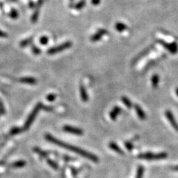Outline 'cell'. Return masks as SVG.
<instances>
[{"label":"cell","instance_id":"1","mask_svg":"<svg viewBox=\"0 0 178 178\" xmlns=\"http://www.w3.org/2000/svg\"><path fill=\"white\" fill-rule=\"evenodd\" d=\"M46 139L48 141H50L51 143H54V144L59 146L60 147H62V148L67 149V150H69L73 152V153H75L77 154L81 155V156H84L85 158H86L90 160H92V161H93L94 162H98V157L96 156H95V155H93V154L89 153H88V152L85 151L84 150H82V149L79 148L75 147V146L66 144V143L61 141V140L56 139V138H54L52 135H49V134L46 135Z\"/></svg>","mask_w":178,"mask_h":178},{"label":"cell","instance_id":"2","mask_svg":"<svg viewBox=\"0 0 178 178\" xmlns=\"http://www.w3.org/2000/svg\"><path fill=\"white\" fill-rule=\"evenodd\" d=\"M168 154L166 153H160L158 154H154L151 153H142L138 155V158L139 159L153 160H162L166 159L168 157Z\"/></svg>","mask_w":178,"mask_h":178},{"label":"cell","instance_id":"3","mask_svg":"<svg viewBox=\"0 0 178 178\" xmlns=\"http://www.w3.org/2000/svg\"><path fill=\"white\" fill-rule=\"evenodd\" d=\"M42 108H43V104L42 103H38V104H37V105L35 106V108H34V110H33L32 112H31V114L29 115V116L28 117L27 122H26L24 126V128L25 130H28V129L29 128L30 125L33 123L34 119H35V117L37 116V114H38L39 110H41Z\"/></svg>","mask_w":178,"mask_h":178},{"label":"cell","instance_id":"4","mask_svg":"<svg viewBox=\"0 0 178 178\" xmlns=\"http://www.w3.org/2000/svg\"><path fill=\"white\" fill-rule=\"evenodd\" d=\"M71 46H72V43L69 41L66 42L64 43V44L50 48L48 50L47 54H49V55H54V54L60 53L64 50L70 48Z\"/></svg>","mask_w":178,"mask_h":178},{"label":"cell","instance_id":"5","mask_svg":"<svg viewBox=\"0 0 178 178\" xmlns=\"http://www.w3.org/2000/svg\"><path fill=\"white\" fill-rule=\"evenodd\" d=\"M158 42L160 45H162L165 49L170 51L171 54H175L177 52L178 47L176 43H168L166 41H163V40H158Z\"/></svg>","mask_w":178,"mask_h":178},{"label":"cell","instance_id":"6","mask_svg":"<svg viewBox=\"0 0 178 178\" xmlns=\"http://www.w3.org/2000/svg\"><path fill=\"white\" fill-rule=\"evenodd\" d=\"M165 116L173 128L177 132H178V123L176 122V119H175L174 114H172L171 111L170 110H166L165 111Z\"/></svg>","mask_w":178,"mask_h":178},{"label":"cell","instance_id":"7","mask_svg":"<svg viewBox=\"0 0 178 178\" xmlns=\"http://www.w3.org/2000/svg\"><path fill=\"white\" fill-rule=\"evenodd\" d=\"M108 34V30L104 28H100V29L98 30L97 32L93 34V36L90 37V41L93 42H96L99 41L100 40H101L102 38L106 34Z\"/></svg>","mask_w":178,"mask_h":178},{"label":"cell","instance_id":"8","mask_svg":"<svg viewBox=\"0 0 178 178\" xmlns=\"http://www.w3.org/2000/svg\"><path fill=\"white\" fill-rule=\"evenodd\" d=\"M63 130H64V131L67 132V133L77 135H81L83 134V131L81 130L77 127H71V126L69 125H65L64 127H63Z\"/></svg>","mask_w":178,"mask_h":178},{"label":"cell","instance_id":"9","mask_svg":"<svg viewBox=\"0 0 178 178\" xmlns=\"http://www.w3.org/2000/svg\"><path fill=\"white\" fill-rule=\"evenodd\" d=\"M122 109L119 107V106H115V107L113 108L112 110L110 112V117L113 120V121H115L117 117L118 116V115L122 112Z\"/></svg>","mask_w":178,"mask_h":178},{"label":"cell","instance_id":"10","mask_svg":"<svg viewBox=\"0 0 178 178\" xmlns=\"http://www.w3.org/2000/svg\"><path fill=\"white\" fill-rule=\"evenodd\" d=\"M134 108L135 110V111L137 112V114L139 118L141 120H145L146 119V114L145 111H143L142 108L140 107L139 105L135 104L134 106Z\"/></svg>","mask_w":178,"mask_h":178},{"label":"cell","instance_id":"11","mask_svg":"<svg viewBox=\"0 0 178 178\" xmlns=\"http://www.w3.org/2000/svg\"><path fill=\"white\" fill-rule=\"evenodd\" d=\"M19 81L21 83H23V84L34 85L36 84L37 80L34 77H22V78L20 79Z\"/></svg>","mask_w":178,"mask_h":178},{"label":"cell","instance_id":"12","mask_svg":"<svg viewBox=\"0 0 178 178\" xmlns=\"http://www.w3.org/2000/svg\"><path fill=\"white\" fill-rule=\"evenodd\" d=\"M109 147H110L111 150H113L114 151L116 152L117 154H121V155H124V152L122 150V149L119 147V146L117 145L116 143H115L114 142H111L109 143Z\"/></svg>","mask_w":178,"mask_h":178},{"label":"cell","instance_id":"13","mask_svg":"<svg viewBox=\"0 0 178 178\" xmlns=\"http://www.w3.org/2000/svg\"><path fill=\"white\" fill-rule=\"evenodd\" d=\"M80 95H81V98L82 102H87L88 100V96L87 94V92L86 90L85 87L83 85L80 86Z\"/></svg>","mask_w":178,"mask_h":178},{"label":"cell","instance_id":"14","mask_svg":"<svg viewBox=\"0 0 178 178\" xmlns=\"http://www.w3.org/2000/svg\"><path fill=\"white\" fill-rule=\"evenodd\" d=\"M153 46H150L149 47H148L147 48H146V49H145L143 51H142L141 52H140L139 55H138L134 59V60H133V62H137V61H138V60H139L140 58H141V57H143V56H145V55H146V54H147L149 51H151V50H152V48H153Z\"/></svg>","mask_w":178,"mask_h":178},{"label":"cell","instance_id":"15","mask_svg":"<svg viewBox=\"0 0 178 178\" xmlns=\"http://www.w3.org/2000/svg\"><path fill=\"white\" fill-rule=\"evenodd\" d=\"M159 81H160V78L158 75H154L152 77L151 82H152V86H153V87L154 88H156L158 87Z\"/></svg>","mask_w":178,"mask_h":178},{"label":"cell","instance_id":"16","mask_svg":"<svg viewBox=\"0 0 178 178\" xmlns=\"http://www.w3.org/2000/svg\"><path fill=\"white\" fill-rule=\"evenodd\" d=\"M115 28H116V29L118 31V32H123V31H124L125 30L127 29V25L124 23H123V22H117L116 25H115Z\"/></svg>","mask_w":178,"mask_h":178},{"label":"cell","instance_id":"17","mask_svg":"<svg viewBox=\"0 0 178 178\" xmlns=\"http://www.w3.org/2000/svg\"><path fill=\"white\" fill-rule=\"evenodd\" d=\"M122 101L123 102V104H125V106H127L128 108H131L133 107V103L131 101V100L128 98L126 96H122Z\"/></svg>","mask_w":178,"mask_h":178},{"label":"cell","instance_id":"18","mask_svg":"<svg viewBox=\"0 0 178 178\" xmlns=\"http://www.w3.org/2000/svg\"><path fill=\"white\" fill-rule=\"evenodd\" d=\"M33 37H30V38L23 40V41H21V43H20V46H21V47H26L28 45L30 44L31 43L33 42Z\"/></svg>","mask_w":178,"mask_h":178},{"label":"cell","instance_id":"19","mask_svg":"<svg viewBox=\"0 0 178 178\" xmlns=\"http://www.w3.org/2000/svg\"><path fill=\"white\" fill-rule=\"evenodd\" d=\"M145 169L143 166H139L137 168V176L136 178H143V175H144Z\"/></svg>","mask_w":178,"mask_h":178},{"label":"cell","instance_id":"20","mask_svg":"<svg viewBox=\"0 0 178 178\" xmlns=\"http://www.w3.org/2000/svg\"><path fill=\"white\" fill-rule=\"evenodd\" d=\"M85 5H86L85 0H81V1H79L77 4L75 5L74 7L77 10H81L85 6Z\"/></svg>","mask_w":178,"mask_h":178},{"label":"cell","instance_id":"21","mask_svg":"<svg viewBox=\"0 0 178 178\" xmlns=\"http://www.w3.org/2000/svg\"><path fill=\"white\" fill-rule=\"evenodd\" d=\"M38 17H39V9H36V11H34L33 15L32 16V18H31V20H32V22H37V20H38Z\"/></svg>","mask_w":178,"mask_h":178},{"label":"cell","instance_id":"22","mask_svg":"<svg viewBox=\"0 0 178 178\" xmlns=\"http://www.w3.org/2000/svg\"><path fill=\"white\" fill-rule=\"evenodd\" d=\"M9 16L11 19H16L19 17V13L15 9H12L9 13Z\"/></svg>","mask_w":178,"mask_h":178},{"label":"cell","instance_id":"23","mask_svg":"<svg viewBox=\"0 0 178 178\" xmlns=\"http://www.w3.org/2000/svg\"><path fill=\"white\" fill-rule=\"evenodd\" d=\"M31 49H32V51L34 55H39V54H41L42 52L41 49H40L38 47H37L36 46L33 45L32 46H31Z\"/></svg>","mask_w":178,"mask_h":178},{"label":"cell","instance_id":"24","mask_svg":"<svg viewBox=\"0 0 178 178\" xmlns=\"http://www.w3.org/2000/svg\"><path fill=\"white\" fill-rule=\"evenodd\" d=\"M48 41H49V38H48V36H43L41 37V38H40V43H41L42 45L48 44Z\"/></svg>","mask_w":178,"mask_h":178},{"label":"cell","instance_id":"25","mask_svg":"<svg viewBox=\"0 0 178 178\" xmlns=\"http://www.w3.org/2000/svg\"><path fill=\"white\" fill-rule=\"evenodd\" d=\"M26 164V163L24 161H19V162H17L15 163H14L12 165L13 167H15V168H21L23 167V166Z\"/></svg>","mask_w":178,"mask_h":178},{"label":"cell","instance_id":"26","mask_svg":"<svg viewBox=\"0 0 178 178\" xmlns=\"http://www.w3.org/2000/svg\"><path fill=\"white\" fill-rule=\"evenodd\" d=\"M124 145H125V146L126 148H127L129 151H131L133 150V147H134L133 145L132 144V143L130 142V141L125 142Z\"/></svg>","mask_w":178,"mask_h":178},{"label":"cell","instance_id":"27","mask_svg":"<svg viewBox=\"0 0 178 178\" xmlns=\"http://www.w3.org/2000/svg\"><path fill=\"white\" fill-rule=\"evenodd\" d=\"M56 96H57L56 95V94H48V95L47 96L46 99H47L48 101H49V102H53L56 98Z\"/></svg>","mask_w":178,"mask_h":178},{"label":"cell","instance_id":"28","mask_svg":"<svg viewBox=\"0 0 178 178\" xmlns=\"http://www.w3.org/2000/svg\"><path fill=\"white\" fill-rule=\"evenodd\" d=\"M48 164L51 166V168L55 169V170H57V167H58V166H57V164L56 162H54V161H52V160H48Z\"/></svg>","mask_w":178,"mask_h":178},{"label":"cell","instance_id":"29","mask_svg":"<svg viewBox=\"0 0 178 178\" xmlns=\"http://www.w3.org/2000/svg\"><path fill=\"white\" fill-rule=\"evenodd\" d=\"M21 132V130H20L19 128L18 127H14L13 128L12 130H11V135H15V134H17Z\"/></svg>","mask_w":178,"mask_h":178},{"label":"cell","instance_id":"30","mask_svg":"<svg viewBox=\"0 0 178 178\" xmlns=\"http://www.w3.org/2000/svg\"><path fill=\"white\" fill-rule=\"evenodd\" d=\"M43 2H44V0H38V1H37L36 4V9H39L42 7V5L43 4Z\"/></svg>","mask_w":178,"mask_h":178},{"label":"cell","instance_id":"31","mask_svg":"<svg viewBox=\"0 0 178 178\" xmlns=\"http://www.w3.org/2000/svg\"><path fill=\"white\" fill-rule=\"evenodd\" d=\"M5 108L4 106V104L1 102V101H0V113L1 114H5Z\"/></svg>","mask_w":178,"mask_h":178},{"label":"cell","instance_id":"32","mask_svg":"<svg viewBox=\"0 0 178 178\" xmlns=\"http://www.w3.org/2000/svg\"><path fill=\"white\" fill-rule=\"evenodd\" d=\"M7 37H8L7 33L0 30V38H7Z\"/></svg>","mask_w":178,"mask_h":178},{"label":"cell","instance_id":"33","mask_svg":"<svg viewBox=\"0 0 178 178\" xmlns=\"http://www.w3.org/2000/svg\"><path fill=\"white\" fill-rule=\"evenodd\" d=\"M35 151L36 152V153H38V154L42 155V156H47L46 153H44V152H42V151H41L38 148H35Z\"/></svg>","mask_w":178,"mask_h":178},{"label":"cell","instance_id":"34","mask_svg":"<svg viewBox=\"0 0 178 178\" xmlns=\"http://www.w3.org/2000/svg\"><path fill=\"white\" fill-rule=\"evenodd\" d=\"M92 4L94 5H98L100 4V0H91Z\"/></svg>","mask_w":178,"mask_h":178},{"label":"cell","instance_id":"35","mask_svg":"<svg viewBox=\"0 0 178 178\" xmlns=\"http://www.w3.org/2000/svg\"><path fill=\"white\" fill-rule=\"evenodd\" d=\"M29 6H30V7H31V8H33L34 7H35V6H36V4H34V3L33 1H30V2L29 3Z\"/></svg>","mask_w":178,"mask_h":178},{"label":"cell","instance_id":"36","mask_svg":"<svg viewBox=\"0 0 178 178\" xmlns=\"http://www.w3.org/2000/svg\"><path fill=\"white\" fill-rule=\"evenodd\" d=\"M172 169H173V170H175V171H178V165L174 166V167L172 168Z\"/></svg>","mask_w":178,"mask_h":178},{"label":"cell","instance_id":"37","mask_svg":"<svg viewBox=\"0 0 178 178\" xmlns=\"http://www.w3.org/2000/svg\"><path fill=\"white\" fill-rule=\"evenodd\" d=\"M176 94L177 96L178 97V87H177L176 89Z\"/></svg>","mask_w":178,"mask_h":178},{"label":"cell","instance_id":"38","mask_svg":"<svg viewBox=\"0 0 178 178\" xmlns=\"http://www.w3.org/2000/svg\"><path fill=\"white\" fill-rule=\"evenodd\" d=\"M73 1H74V0H70V1H71V2H73Z\"/></svg>","mask_w":178,"mask_h":178}]
</instances>
